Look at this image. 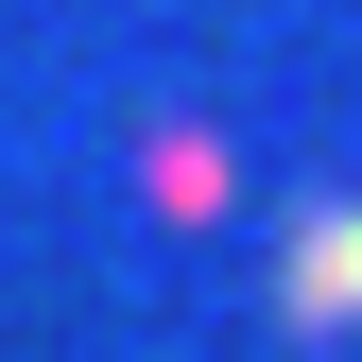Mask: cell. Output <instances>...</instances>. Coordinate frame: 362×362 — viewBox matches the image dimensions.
<instances>
[{
  "label": "cell",
  "mask_w": 362,
  "mask_h": 362,
  "mask_svg": "<svg viewBox=\"0 0 362 362\" xmlns=\"http://www.w3.org/2000/svg\"><path fill=\"white\" fill-rule=\"evenodd\" d=\"M139 207L156 224H224V207H242V156H224L207 121H156V139H139Z\"/></svg>",
  "instance_id": "obj_2"
},
{
  "label": "cell",
  "mask_w": 362,
  "mask_h": 362,
  "mask_svg": "<svg viewBox=\"0 0 362 362\" xmlns=\"http://www.w3.org/2000/svg\"><path fill=\"white\" fill-rule=\"evenodd\" d=\"M276 328L293 345H362V207H293V242H276Z\"/></svg>",
  "instance_id": "obj_1"
}]
</instances>
